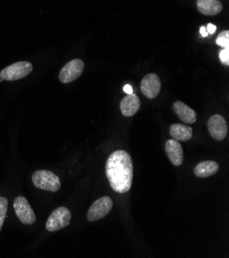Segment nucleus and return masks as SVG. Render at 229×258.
Instances as JSON below:
<instances>
[{
  "label": "nucleus",
  "instance_id": "1",
  "mask_svg": "<svg viewBox=\"0 0 229 258\" xmlns=\"http://www.w3.org/2000/svg\"><path fill=\"white\" fill-rule=\"evenodd\" d=\"M106 176L115 192H128L132 187L134 177V167L130 154L124 150L114 151L106 163Z\"/></svg>",
  "mask_w": 229,
  "mask_h": 258
},
{
  "label": "nucleus",
  "instance_id": "2",
  "mask_svg": "<svg viewBox=\"0 0 229 258\" xmlns=\"http://www.w3.org/2000/svg\"><path fill=\"white\" fill-rule=\"evenodd\" d=\"M32 181L34 185L42 190L57 191L61 187L59 177L50 171L39 170L32 175Z\"/></svg>",
  "mask_w": 229,
  "mask_h": 258
},
{
  "label": "nucleus",
  "instance_id": "3",
  "mask_svg": "<svg viewBox=\"0 0 229 258\" xmlns=\"http://www.w3.org/2000/svg\"><path fill=\"white\" fill-rule=\"evenodd\" d=\"M32 69H33V66L30 62H27V61L17 62L3 69L2 72H0V77H2L3 81H10V82L19 81L29 75Z\"/></svg>",
  "mask_w": 229,
  "mask_h": 258
},
{
  "label": "nucleus",
  "instance_id": "4",
  "mask_svg": "<svg viewBox=\"0 0 229 258\" xmlns=\"http://www.w3.org/2000/svg\"><path fill=\"white\" fill-rule=\"evenodd\" d=\"M71 220V212L66 207L57 208L47 218L45 227L48 231H57L69 225Z\"/></svg>",
  "mask_w": 229,
  "mask_h": 258
},
{
  "label": "nucleus",
  "instance_id": "5",
  "mask_svg": "<svg viewBox=\"0 0 229 258\" xmlns=\"http://www.w3.org/2000/svg\"><path fill=\"white\" fill-rule=\"evenodd\" d=\"M85 70V63L81 59H74L68 62L61 70L59 79L63 84H70L78 80Z\"/></svg>",
  "mask_w": 229,
  "mask_h": 258
},
{
  "label": "nucleus",
  "instance_id": "6",
  "mask_svg": "<svg viewBox=\"0 0 229 258\" xmlns=\"http://www.w3.org/2000/svg\"><path fill=\"white\" fill-rule=\"evenodd\" d=\"M112 207H113V202L109 197L100 198L90 207L87 215L88 220L97 221L102 219L111 211Z\"/></svg>",
  "mask_w": 229,
  "mask_h": 258
},
{
  "label": "nucleus",
  "instance_id": "7",
  "mask_svg": "<svg viewBox=\"0 0 229 258\" xmlns=\"http://www.w3.org/2000/svg\"><path fill=\"white\" fill-rule=\"evenodd\" d=\"M14 209L18 216V218L21 220L24 224H33L36 220L34 211L32 210L29 202L26 198L24 197H18L15 199L14 202Z\"/></svg>",
  "mask_w": 229,
  "mask_h": 258
},
{
  "label": "nucleus",
  "instance_id": "8",
  "mask_svg": "<svg viewBox=\"0 0 229 258\" xmlns=\"http://www.w3.org/2000/svg\"><path fill=\"white\" fill-rule=\"evenodd\" d=\"M162 84L160 77L155 73H149L144 76L141 82V92L148 99H155L161 92Z\"/></svg>",
  "mask_w": 229,
  "mask_h": 258
},
{
  "label": "nucleus",
  "instance_id": "9",
  "mask_svg": "<svg viewBox=\"0 0 229 258\" xmlns=\"http://www.w3.org/2000/svg\"><path fill=\"white\" fill-rule=\"evenodd\" d=\"M208 128L210 135L213 139L221 141L225 139L228 132V126L225 118L220 114H215L211 116L208 121Z\"/></svg>",
  "mask_w": 229,
  "mask_h": 258
},
{
  "label": "nucleus",
  "instance_id": "10",
  "mask_svg": "<svg viewBox=\"0 0 229 258\" xmlns=\"http://www.w3.org/2000/svg\"><path fill=\"white\" fill-rule=\"evenodd\" d=\"M165 148L171 163L174 166H181L183 164V149L179 142L175 139L168 140Z\"/></svg>",
  "mask_w": 229,
  "mask_h": 258
},
{
  "label": "nucleus",
  "instance_id": "11",
  "mask_svg": "<svg viewBox=\"0 0 229 258\" xmlns=\"http://www.w3.org/2000/svg\"><path fill=\"white\" fill-rule=\"evenodd\" d=\"M141 105L139 97L136 94H131L124 97L120 102V111L124 116L135 115Z\"/></svg>",
  "mask_w": 229,
  "mask_h": 258
},
{
  "label": "nucleus",
  "instance_id": "12",
  "mask_svg": "<svg viewBox=\"0 0 229 258\" xmlns=\"http://www.w3.org/2000/svg\"><path fill=\"white\" fill-rule=\"evenodd\" d=\"M174 111L183 122L185 123H193L196 121V113L195 111L184 104L181 101H176L173 105Z\"/></svg>",
  "mask_w": 229,
  "mask_h": 258
},
{
  "label": "nucleus",
  "instance_id": "13",
  "mask_svg": "<svg viewBox=\"0 0 229 258\" xmlns=\"http://www.w3.org/2000/svg\"><path fill=\"white\" fill-rule=\"evenodd\" d=\"M198 11L205 16H215L223 10V6L219 0H197Z\"/></svg>",
  "mask_w": 229,
  "mask_h": 258
},
{
  "label": "nucleus",
  "instance_id": "14",
  "mask_svg": "<svg viewBox=\"0 0 229 258\" xmlns=\"http://www.w3.org/2000/svg\"><path fill=\"white\" fill-rule=\"evenodd\" d=\"M170 134L177 141H188L192 137V128L185 124L175 123L170 127Z\"/></svg>",
  "mask_w": 229,
  "mask_h": 258
},
{
  "label": "nucleus",
  "instance_id": "15",
  "mask_svg": "<svg viewBox=\"0 0 229 258\" xmlns=\"http://www.w3.org/2000/svg\"><path fill=\"white\" fill-rule=\"evenodd\" d=\"M219 171V165L214 161H206L199 163L194 168V174L199 178H207L215 175Z\"/></svg>",
  "mask_w": 229,
  "mask_h": 258
},
{
  "label": "nucleus",
  "instance_id": "16",
  "mask_svg": "<svg viewBox=\"0 0 229 258\" xmlns=\"http://www.w3.org/2000/svg\"><path fill=\"white\" fill-rule=\"evenodd\" d=\"M9 208V201L5 197H0V230L5 223Z\"/></svg>",
  "mask_w": 229,
  "mask_h": 258
},
{
  "label": "nucleus",
  "instance_id": "17",
  "mask_svg": "<svg viewBox=\"0 0 229 258\" xmlns=\"http://www.w3.org/2000/svg\"><path fill=\"white\" fill-rule=\"evenodd\" d=\"M216 43L222 48H229V32L227 30L221 32L216 39Z\"/></svg>",
  "mask_w": 229,
  "mask_h": 258
},
{
  "label": "nucleus",
  "instance_id": "18",
  "mask_svg": "<svg viewBox=\"0 0 229 258\" xmlns=\"http://www.w3.org/2000/svg\"><path fill=\"white\" fill-rule=\"evenodd\" d=\"M220 61L222 64L228 66L229 65V48H222L219 54Z\"/></svg>",
  "mask_w": 229,
  "mask_h": 258
},
{
  "label": "nucleus",
  "instance_id": "19",
  "mask_svg": "<svg viewBox=\"0 0 229 258\" xmlns=\"http://www.w3.org/2000/svg\"><path fill=\"white\" fill-rule=\"evenodd\" d=\"M206 29H207V32H208V34H213V33H215L216 32V30H217V27L215 25H213V24H208L207 25V27H206Z\"/></svg>",
  "mask_w": 229,
  "mask_h": 258
},
{
  "label": "nucleus",
  "instance_id": "20",
  "mask_svg": "<svg viewBox=\"0 0 229 258\" xmlns=\"http://www.w3.org/2000/svg\"><path fill=\"white\" fill-rule=\"evenodd\" d=\"M123 91H124V93H126L128 95H131V94L134 93V92H133V87L130 86V85H125V86L123 87Z\"/></svg>",
  "mask_w": 229,
  "mask_h": 258
},
{
  "label": "nucleus",
  "instance_id": "21",
  "mask_svg": "<svg viewBox=\"0 0 229 258\" xmlns=\"http://www.w3.org/2000/svg\"><path fill=\"white\" fill-rule=\"evenodd\" d=\"M200 34H201V36L202 37H206L207 35H209L208 34V32H207V29H206V27H200Z\"/></svg>",
  "mask_w": 229,
  "mask_h": 258
}]
</instances>
